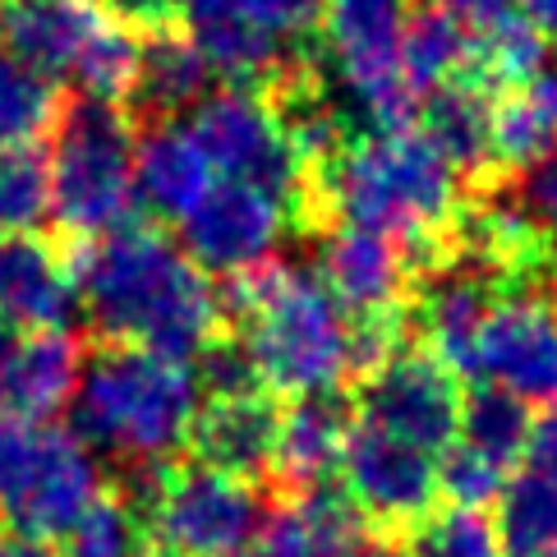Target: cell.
Segmentation results:
<instances>
[{
  "label": "cell",
  "mask_w": 557,
  "mask_h": 557,
  "mask_svg": "<svg viewBox=\"0 0 557 557\" xmlns=\"http://www.w3.org/2000/svg\"><path fill=\"white\" fill-rule=\"evenodd\" d=\"M70 272L78 313L102 342L194 364L212 336L226 332L222 295L157 226L129 222L102 240L74 245Z\"/></svg>",
  "instance_id": "cell-1"
},
{
  "label": "cell",
  "mask_w": 557,
  "mask_h": 557,
  "mask_svg": "<svg viewBox=\"0 0 557 557\" xmlns=\"http://www.w3.org/2000/svg\"><path fill=\"white\" fill-rule=\"evenodd\" d=\"M226 327L249 346L268 396H323L360 377L355 318L332 300L313 268L268 263L222 286Z\"/></svg>",
  "instance_id": "cell-2"
},
{
  "label": "cell",
  "mask_w": 557,
  "mask_h": 557,
  "mask_svg": "<svg viewBox=\"0 0 557 557\" xmlns=\"http://www.w3.org/2000/svg\"><path fill=\"white\" fill-rule=\"evenodd\" d=\"M461 175L437 157L424 134H369L309 175L305 222L360 226L414 253H429L461 212Z\"/></svg>",
  "instance_id": "cell-3"
},
{
  "label": "cell",
  "mask_w": 557,
  "mask_h": 557,
  "mask_svg": "<svg viewBox=\"0 0 557 557\" xmlns=\"http://www.w3.org/2000/svg\"><path fill=\"white\" fill-rule=\"evenodd\" d=\"M203 392L189 364H171L138 346H97L78 387L70 396V433L97 461H115L121 470L171 466L175 451L189 443V424Z\"/></svg>",
  "instance_id": "cell-4"
},
{
  "label": "cell",
  "mask_w": 557,
  "mask_h": 557,
  "mask_svg": "<svg viewBox=\"0 0 557 557\" xmlns=\"http://www.w3.org/2000/svg\"><path fill=\"white\" fill-rule=\"evenodd\" d=\"M51 222L65 240L88 245L134 222V115L111 102L61 107L47 134Z\"/></svg>",
  "instance_id": "cell-5"
},
{
  "label": "cell",
  "mask_w": 557,
  "mask_h": 557,
  "mask_svg": "<svg viewBox=\"0 0 557 557\" xmlns=\"http://www.w3.org/2000/svg\"><path fill=\"white\" fill-rule=\"evenodd\" d=\"M102 497V461L70 429L0 414V521L24 540L61 534Z\"/></svg>",
  "instance_id": "cell-6"
},
{
  "label": "cell",
  "mask_w": 557,
  "mask_h": 557,
  "mask_svg": "<svg viewBox=\"0 0 557 557\" xmlns=\"http://www.w3.org/2000/svg\"><path fill=\"white\" fill-rule=\"evenodd\" d=\"M194 138L208 152L212 171L222 181H240L272 194L286 203L295 222H305V198H309V166L286 138L276 121L272 102L258 88H222L208 92L194 111Z\"/></svg>",
  "instance_id": "cell-7"
},
{
  "label": "cell",
  "mask_w": 557,
  "mask_h": 557,
  "mask_svg": "<svg viewBox=\"0 0 557 557\" xmlns=\"http://www.w3.org/2000/svg\"><path fill=\"white\" fill-rule=\"evenodd\" d=\"M152 540L181 557H231L258 540L268 511L258 484L231 480L208 466L171 461L144 507Z\"/></svg>",
  "instance_id": "cell-8"
},
{
  "label": "cell",
  "mask_w": 557,
  "mask_h": 557,
  "mask_svg": "<svg viewBox=\"0 0 557 557\" xmlns=\"http://www.w3.org/2000/svg\"><path fill=\"white\" fill-rule=\"evenodd\" d=\"M350 406H360V424H373L433 456L461 437L466 387L461 373L447 369L433 350L401 346L355 383Z\"/></svg>",
  "instance_id": "cell-9"
},
{
  "label": "cell",
  "mask_w": 557,
  "mask_h": 557,
  "mask_svg": "<svg viewBox=\"0 0 557 557\" xmlns=\"http://www.w3.org/2000/svg\"><path fill=\"white\" fill-rule=\"evenodd\" d=\"M466 373L521 396L525 406L557 401V300L548 286L497 295L474 336Z\"/></svg>",
  "instance_id": "cell-10"
},
{
  "label": "cell",
  "mask_w": 557,
  "mask_h": 557,
  "mask_svg": "<svg viewBox=\"0 0 557 557\" xmlns=\"http://www.w3.org/2000/svg\"><path fill=\"white\" fill-rule=\"evenodd\" d=\"M286 222L290 212L272 194L240 181H216L181 222V249L203 276L235 282L272 263Z\"/></svg>",
  "instance_id": "cell-11"
},
{
  "label": "cell",
  "mask_w": 557,
  "mask_h": 557,
  "mask_svg": "<svg viewBox=\"0 0 557 557\" xmlns=\"http://www.w3.org/2000/svg\"><path fill=\"white\" fill-rule=\"evenodd\" d=\"M342 488L360 507L364 525H377V534L410 530L420 516L437 503V466L433 456L401 443L373 424L355 420L346 447H342Z\"/></svg>",
  "instance_id": "cell-12"
},
{
  "label": "cell",
  "mask_w": 557,
  "mask_h": 557,
  "mask_svg": "<svg viewBox=\"0 0 557 557\" xmlns=\"http://www.w3.org/2000/svg\"><path fill=\"white\" fill-rule=\"evenodd\" d=\"M414 263H420V253L387 240V235L332 226L318 245L313 272L355 323H377V318H406Z\"/></svg>",
  "instance_id": "cell-13"
},
{
  "label": "cell",
  "mask_w": 557,
  "mask_h": 557,
  "mask_svg": "<svg viewBox=\"0 0 557 557\" xmlns=\"http://www.w3.org/2000/svg\"><path fill=\"white\" fill-rule=\"evenodd\" d=\"M78 373H84V346L70 327H0V414L5 420L51 424V414L70 406Z\"/></svg>",
  "instance_id": "cell-14"
},
{
  "label": "cell",
  "mask_w": 557,
  "mask_h": 557,
  "mask_svg": "<svg viewBox=\"0 0 557 557\" xmlns=\"http://www.w3.org/2000/svg\"><path fill=\"white\" fill-rule=\"evenodd\" d=\"M276 429H282L276 396H212V401L198 406L185 447L194 451L198 466L258 484L276 466Z\"/></svg>",
  "instance_id": "cell-15"
},
{
  "label": "cell",
  "mask_w": 557,
  "mask_h": 557,
  "mask_svg": "<svg viewBox=\"0 0 557 557\" xmlns=\"http://www.w3.org/2000/svg\"><path fill=\"white\" fill-rule=\"evenodd\" d=\"M107 10L97 0H5L0 10V47L47 84L74 78L92 37L102 33Z\"/></svg>",
  "instance_id": "cell-16"
},
{
  "label": "cell",
  "mask_w": 557,
  "mask_h": 557,
  "mask_svg": "<svg viewBox=\"0 0 557 557\" xmlns=\"http://www.w3.org/2000/svg\"><path fill=\"white\" fill-rule=\"evenodd\" d=\"M212 162L198 148L185 121H148L134 134V203L181 226L216 181Z\"/></svg>",
  "instance_id": "cell-17"
},
{
  "label": "cell",
  "mask_w": 557,
  "mask_h": 557,
  "mask_svg": "<svg viewBox=\"0 0 557 557\" xmlns=\"http://www.w3.org/2000/svg\"><path fill=\"white\" fill-rule=\"evenodd\" d=\"M78 313L74 272L33 235H0V327H70Z\"/></svg>",
  "instance_id": "cell-18"
},
{
  "label": "cell",
  "mask_w": 557,
  "mask_h": 557,
  "mask_svg": "<svg viewBox=\"0 0 557 557\" xmlns=\"http://www.w3.org/2000/svg\"><path fill=\"white\" fill-rule=\"evenodd\" d=\"M364 534V516L342 484L282 488L263 521V557H342Z\"/></svg>",
  "instance_id": "cell-19"
},
{
  "label": "cell",
  "mask_w": 557,
  "mask_h": 557,
  "mask_svg": "<svg viewBox=\"0 0 557 557\" xmlns=\"http://www.w3.org/2000/svg\"><path fill=\"white\" fill-rule=\"evenodd\" d=\"M420 134L461 181H493V92L474 74L433 88L420 102Z\"/></svg>",
  "instance_id": "cell-20"
},
{
  "label": "cell",
  "mask_w": 557,
  "mask_h": 557,
  "mask_svg": "<svg viewBox=\"0 0 557 557\" xmlns=\"http://www.w3.org/2000/svg\"><path fill=\"white\" fill-rule=\"evenodd\" d=\"M355 429V410L342 392L300 396L282 410V429H276V466L272 480L282 488H309L332 480L342 466V447Z\"/></svg>",
  "instance_id": "cell-21"
},
{
  "label": "cell",
  "mask_w": 557,
  "mask_h": 557,
  "mask_svg": "<svg viewBox=\"0 0 557 557\" xmlns=\"http://www.w3.org/2000/svg\"><path fill=\"white\" fill-rule=\"evenodd\" d=\"M212 88V70L185 37V28H162L138 37V78L129 92V107L148 121H181V111L198 107Z\"/></svg>",
  "instance_id": "cell-22"
},
{
  "label": "cell",
  "mask_w": 557,
  "mask_h": 557,
  "mask_svg": "<svg viewBox=\"0 0 557 557\" xmlns=\"http://www.w3.org/2000/svg\"><path fill=\"white\" fill-rule=\"evenodd\" d=\"M557 152V74L521 78L493 97V166L521 171Z\"/></svg>",
  "instance_id": "cell-23"
},
{
  "label": "cell",
  "mask_w": 557,
  "mask_h": 557,
  "mask_svg": "<svg viewBox=\"0 0 557 557\" xmlns=\"http://www.w3.org/2000/svg\"><path fill=\"white\" fill-rule=\"evenodd\" d=\"M470 65H474V33L461 18H451L443 5L410 10L401 33V78L420 102L433 88L470 74Z\"/></svg>",
  "instance_id": "cell-24"
},
{
  "label": "cell",
  "mask_w": 557,
  "mask_h": 557,
  "mask_svg": "<svg viewBox=\"0 0 557 557\" xmlns=\"http://www.w3.org/2000/svg\"><path fill=\"white\" fill-rule=\"evenodd\" d=\"M493 525L507 557H557V470L530 466L507 480Z\"/></svg>",
  "instance_id": "cell-25"
},
{
  "label": "cell",
  "mask_w": 557,
  "mask_h": 557,
  "mask_svg": "<svg viewBox=\"0 0 557 557\" xmlns=\"http://www.w3.org/2000/svg\"><path fill=\"white\" fill-rule=\"evenodd\" d=\"M530 424L534 414L521 396H511L503 387H488L480 383L474 392H466V406H461V443L470 451L488 456L493 466H516L530 447Z\"/></svg>",
  "instance_id": "cell-26"
},
{
  "label": "cell",
  "mask_w": 557,
  "mask_h": 557,
  "mask_svg": "<svg viewBox=\"0 0 557 557\" xmlns=\"http://www.w3.org/2000/svg\"><path fill=\"white\" fill-rule=\"evenodd\" d=\"M318 10H323V0H181V28L240 18V24L268 33L272 42L305 51L318 28Z\"/></svg>",
  "instance_id": "cell-27"
},
{
  "label": "cell",
  "mask_w": 557,
  "mask_h": 557,
  "mask_svg": "<svg viewBox=\"0 0 557 557\" xmlns=\"http://www.w3.org/2000/svg\"><path fill=\"white\" fill-rule=\"evenodd\" d=\"M55 544V557H144L152 548L148 521L121 493H102Z\"/></svg>",
  "instance_id": "cell-28"
},
{
  "label": "cell",
  "mask_w": 557,
  "mask_h": 557,
  "mask_svg": "<svg viewBox=\"0 0 557 557\" xmlns=\"http://www.w3.org/2000/svg\"><path fill=\"white\" fill-rule=\"evenodd\" d=\"M55 111H61L55 84L24 70L0 47V148H33L42 134H51Z\"/></svg>",
  "instance_id": "cell-29"
},
{
  "label": "cell",
  "mask_w": 557,
  "mask_h": 557,
  "mask_svg": "<svg viewBox=\"0 0 557 557\" xmlns=\"http://www.w3.org/2000/svg\"><path fill=\"white\" fill-rule=\"evenodd\" d=\"M410 557H503L497 525L484 507H433L406 530Z\"/></svg>",
  "instance_id": "cell-30"
},
{
  "label": "cell",
  "mask_w": 557,
  "mask_h": 557,
  "mask_svg": "<svg viewBox=\"0 0 557 557\" xmlns=\"http://www.w3.org/2000/svg\"><path fill=\"white\" fill-rule=\"evenodd\" d=\"M51 216L47 157L37 148H0V235H33Z\"/></svg>",
  "instance_id": "cell-31"
},
{
  "label": "cell",
  "mask_w": 557,
  "mask_h": 557,
  "mask_svg": "<svg viewBox=\"0 0 557 557\" xmlns=\"http://www.w3.org/2000/svg\"><path fill=\"white\" fill-rule=\"evenodd\" d=\"M189 369H194V383H198V392H203V401H212V396H253V392H263V377H258V364H253L249 346L231 327L216 332Z\"/></svg>",
  "instance_id": "cell-32"
},
{
  "label": "cell",
  "mask_w": 557,
  "mask_h": 557,
  "mask_svg": "<svg viewBox=\"0 0 557 557\" xmlns=\"http://www.w3.org/2000/svg\"><path fill=\"white\" fill-rule=\"evenodd\" d=\"M507 484V470L493 466L488 456L470 451L466 443H451L437 466V493H447V503L456 507H488L497 503V493Z\"/></svg>",
  "instance_id": "cell-33"
},
{
  "label": "cell",
  "mask_w": 557,
  "mask_h": 557,
  "mask_svg": "<svg viewBox=\"0 0 557 557\" xmlns=\"http://www.w3.org/2000/svg\"><path fill=\"white\" fill-rule=\"evenodd\" d=\"M503 194L534 231L557 240V152L511 171V189H503Z\"/></svg>",
  "instance_id": "cell-34"
},
{
  "label": "cell",
  "mask_w": 557,
  "mask_h": 557,
  "mask_svg": "<svg viewBox=\"0 0 557 557\" xmlns=\"http://www.w3.org/2000/svg\"><path fill=\"white\" fill-rule=\"evenodd\" d=\"M102 10L138 37L181 24V0H102Z\"/></svg>",
  "instance_id": "cell-35"
},
{
  "label": "cell",
  "mask_w": 557,
  "mask_h": 557,
  "mask_svg": "<svg viewBox=\"0 0 557 557\" xmlns=\"http://www.w3.org/2000/svg\"><path fill=\"white\" fill-rule=\"evenodd\" d=\"M451 18H461V24L480 37V33H493L497 24H507L516 18V0H437Z\"/></svg>",
  "instance_id": "cell-36"
},
{
  "label": "cell",
  "mask_w": 557,
  "mask_h": 557,
  "mask_svg": "<svg viewBox=\"0 0 557 557\" xmlns=\"http://www.w3.org/2000/svg\"><path fill=\"white\" fill-rule=\"evenodd\" d=\"M525 456H530V466H540V470H557V401H548L540 414H534Z\"/></svg>",
  "instance_id": "cell-37"
},
{
  "label": "cell",
  "mask_w": 557,
  "mask_h": 557,
  "mask_svg": "<svg viewBox=\"0 0 557 557\" xmlns=\"http://www.w3.org/2000/svg\"><path fill=\"white\" fill-rule=\"evenodd\" d=\"M521 18L540 33V37H557V0H516Z\"/></svg>",
  "instance_id": "cell-38"
},
{
  "label": "cell",
  "mask_w": 557,
  "mask_h": 557,
  "mask_svg": "<svg viewBox=\"0 0 557 557\" xmlns=\"http://www.w3.org/2000/svg\"><path fill=\"white\" fill-rule=\"evenodd\" d=\"M342 557H410L406 544H396L392 534H360Z\"/></svg>",
  "instance_id": "cell-39"
},
{
  "label": "cell",
  "mask_w": 557,
  "mask_h": 557,
  "mask_svg": "<svg viewBox=\"0 0 557 557\" xmlns=\"http://www.w3.org/2000/svg\"><path fill=\"white\" fill-rule=\"evenodd\" d=\"M0 557H55L47 544H37V540H24V534H0Z\"/></svg>",
  "instance_id": "cell-40"
},
{
  "label": "cell",
  "mask_w": 557,
  "mask_h": 557,
  "mask_svg": "<svg viewBox=\"0 0 557 557\" xmlns=\"http://www.w3.org/2000/svg\"><path fill=\"white\" fill-rule=\"evenodd\" d=\"M144 557H181V553H171V548H162V544H152Z\"/></svg>",
  "instance_id": "cell-41"
},
{
  "label": "cell",
  "mask_w": 557,
  "mask_h": 557,
  "mask_svg": "<svg viewBox=\"0 0 557 557\" xmlns=\"http://www.w3.org/2000/svg\"><path fill=\"white\" fill-rule=\"evenodd\" d=\"M231 557H263V548H240V553H231Z\"/></svg>",
  "instance_id": "cell-42"
},
{
  "label": "cell",
  "mask_w": 557,
  "mask_h": 557,
  "mask_svg": "<svg viewBox=\"0 0 557 557\" xmlns=\"http://www.w3.org/2000/svg\"><path fill=\"white\" fill-rule=\"evenodd\" d=\"M553 263H557V249H553Z\"/></svg>",
  "instance_id": "cell-43"
}]
</instances>
